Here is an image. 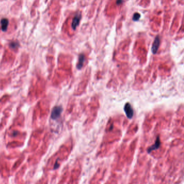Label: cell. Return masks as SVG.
Returning a JSON list of instances; mask_svg holds the SVG:
<instances>
[{
    "label": "cell",
    "mask_w": 184,
    "mask_h": 184,
    "mask_svg": "<svg viewBox=\"0 0 184 184\" xmlns=\"http://www.w3.org/2000/svg\"><path fill=\"white\" fill-rule=\"evenodd\" d=\"M62 108L60 106H56L55 107L51 112V119L52 120H57L60 117L61 113L62 112Z\"/></svg>",
    "instance_id": "1"
},
{
    "label": "cell",
    "mask_w": 184,
    "mask_h": 184,
    "mask_svg": "<svg viewBox=\"0 0 184 184\" xmlns=\"http://www.w3.org/2000/svg\"><path fill=\"white\" fill-rule=\"evenodd\" d=\"M17 46H18V43L17 42H15V41L11 42V43L10 44V46L11 47H13V48H15Z\"/></svg>",
    "instance_id": "9"
},
{
    "label": "cell",
    "mask_w": 184,
    "mask_h": 184,
    "mask_svg": "<svg viewBox=\"0 0 184 184\" xmlns=\"http://www.w3.org/2000/svg\"><path fill=\"white\" fill-rule=\"evenodd\" d=\"M9 24V21L7 18H3L1 21V29L3 31H7L8 26Z\"/></svg>",
    "instance_id": "7"
},
{
    "label": "cell",
    "mask_w": 184,
    "mask_h": 184,
    "mask_svg": "<svg viewBox=\"0 0 184 184\" xmlns=\"http://www.w3.org/2000/svg\"><path fill=\"white\" fill-rule=\"evenodd\" d=\"M160 145V138H159V137L158 136L156 139V142L155 143V144L152 145L151 146H150V148H149V149H148V153H150L153 150H155L157 149H158L159 148V146Z\"/></svg>",
    "instance_id": "5"
},
{
    "label": "cell",
    "mask_w": 184,
    "mask_h": 184,
    "mask_svg": "<svg viewBox=\"0 0 184 184\" xmlns=\"http://www.w3.org/2000/svg\"><path fill=\"white\" fill-rule=\"evenodd\" d=\"M122 3V0H117V1H116V3L117 4H120Z\"/></svg>",
    "instance_id": "10"
},
{
    "label": "cell",
    "mask_w": 184,
    "mask_h": 184,
    "mask_svg": "<svg viewBox=\"0 0 184 184\" xmlns=\"http://www.w3.org/2000/svg\"><path fill=\"white\" fill-rule=\"evenodd\" d=\"M84 59H85V57H84V55L83 54H81L79 55L78 58V62L77 64V68L78 70H81L84 64Z\"/></svg>",
    "instance_id": "6"
},
{
    "label": "cell",
    "mask_w": 184,
    "mask_h": 184,
    "mask_svg": "<svg viewBox=\"0 0 184 184\" xmlns=\"http://www.w3.org/2000/svg\"><path fill=\"white\" fill-rule=\"evenodd\" d=\"M124 110L127 118L130 119H132L133 115V110L130 103L128 102L125 104L124 108Z\"/></svg>",
    "instance_id": "2"
},
{
    "label": "cell",
    "mask_w": 184,
    "mask_h": 184,
    "mask_svg": "<svg viewBox=\"0 0 184 184\" xmlns=\"http://www.w3.org/2000/svg\"><path fill=\"white\" fill-rule=\"evenodd\" d=\"M81 13H78L75 15L74 18H73V20L71 24V27L73 30H75L77 27L78 26L79 23H80V20L81 19Z\"/></svg>",
    "instance_id": "3"
},
{
    "label": "cell",
    "mask_w": 184,
    "mask_h": 184,
    "mask_svg": "<svg viewBox=\"0 0 184 184\" xmlns=\"http://www.w3.org/2000/svg\"><path fill=\"white\" fill-rule=\"evenodd\" d=\"M160 37H159V36H157L155 38L154 41L153 43V44L151 48L152 52L153 54H156L157 52L158 48L159 47V45H160Z\"/></svg>",
    "instance_id": "4"
},
{
    "label": "cell",
    "mask_w": 184,
    "mask_h": 184,
    "mask_svg": "<svg viewBox=\"0 0 184 184\" xmlns=\"http://www.w3.org/2000/svg\"><path fill=\"white\" fill-rule=\"evenodd\" d=\"M140 18V15L139 13H136L133 15L132 19L134 21H137L139 20Z\"/></svg>",
    "instance_id": "8"
}]
</instances>
